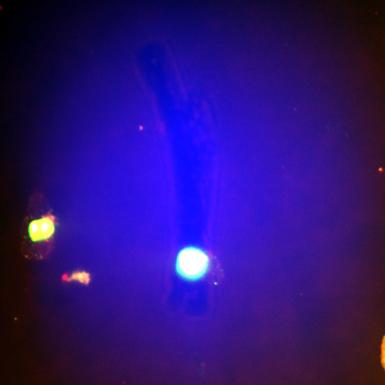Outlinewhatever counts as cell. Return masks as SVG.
Listing matches in <instances>:
<instances>
[{"label":"cell","mask_w":385,"mask_h":385,"mask_svg":"<svg viewBox=\"0 0 385 385\" xmlns=\"http://www.w3.org/2000/svg\"><path fill=\"white\" fill-rule=\"evenodd\" d=\"M207 257L199 248L187 247L180 252L177 260V268L180 274L188 278L202 276L207 267Z\"/></svg>","instance_id":"cell-1"},{"label":"cell","mask_w":385,"mask_h":385,"mask_svg":"<svg viewBox=\"0 0 385 385\" xmlns=\"http://www.w3.org/2000/svg\"><path fill=\"white\" fill-rule=\"evenodd\" d=\"M54 232V222L48 216L32 221L29 227V232L34 241H41L50 237Z\"/></svg>","instance_id":"cell-2"},{"label":"cell","mask_w":385,"mask_h":385,"mask_svg":"<svg viewBox=\"0 0 385 385\" xmlns=\"http://www.w3.org/2000/svg\"><path fill=\"white\" fill-rule=\"evenodd\" d=\"M381 363L385 369V336L383 338L381 344Z\"/></svg>","instance_id":"cell-3"}]
</instances>
